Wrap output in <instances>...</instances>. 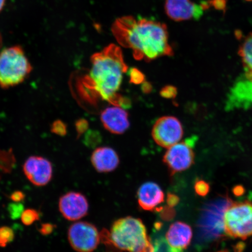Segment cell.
I'll return each instance as SVG.
<instances>
[{"mask_svg": "<svg viewBox=\"0 0 252 252\" xmlns=\"http://www.w3.org/2000/svg\"><path fill=\"white\" fill-rule=\"evenodd\" d=\"M91 62L89 72L77 81L81 98L93 105L99 100H105L115 106H127L130 103L118 94L123 75L128 68L121 49L110 44L102 52L94 53Z\"/></svg>", "mask_w": 252, "mask_h": 252, "instance_id": "6da1fadb", "label": "cell"}, {"mask_svg": "<svg viewBox=\"0 0 252 252\" xmlns=\"http://www.w3.org/2000/svg\"><path fill=\"white\" fill-rule=\"evenodd\" d=\"M112 31L120 45L131 49L137 61L173 55L166 25L160 22L124 16L114 22Z\"/></svg>", "mask_w": 252, "mask_h": 252, "instance_id": "7a4b0ae2", "label": "cell"}, {"mask_svg": "<svg viewBox=\"0 0 252 252\" xmlns=\"http://www.w3.org/2000/svg\"><path fill=\"white\" fill-rule=\"evenodd\" d=\"M110 238L116 249L128 252H153V245L140 219L127 217L113 223Z\"/></svg>", "mask_w": 252, "mask_h": 252, "instance_id": "3957f363", "label": "cell"}, {"mask_svg": "<svg viewBox=\"0 0 252 252\" xmlns=\"http://www.w3.org/2000/svg\"><path fill=\"white\" fill-rule=\"evenodd\" d=\"M32 67L20 46L4 49L0 52V87L4 89L24 81Z\"/></svg>", "mask_w": 252, "mask_h": 252, "instance_id": "277c9868", "label": "cell"}, {"mask_svg": "<svg viewBox=\"0 0 252 252\" xmlns=\"http://www.w3.org/2000/svg\"><path fill=\"white\" fill-rule=\"evenodd\" d=\"M223 230L230 237L245 240L252 236V202L231 201L223 215Z\"/></svg>", "mask_w": 252, "mask_h": 252, "instance_id": "5b68a950", "label": "cell"}, {"mask_svg": "<svg viewBox=\"0 0 252 252\" xmlns=\"http://www.w3.org/2000/svg\"><path fill=\"white\" fill-rule=\"evenodd\" d=\"M69 244L77 252H93L100 243V233L95 226L86 221H77L69 227Z\"/></svg>", "mask_w": 252, "mask_h": 252, "instance_id": "8992f818", "label": "cell"}, {"mask_svg": "<svg viewBox=\"0 0 252 252\" xmlns=\"http://www.w3.org/2000/svg\"><path fill=\"white\" fill-rule=\"evenodd\" d=\"M195 141L196 139L194 137H190L168 148L163 157V162L172 175L184 171L193 164L194 153L193 147Z\"/></svg>", "mask_w": 252, "mask_h": 252, "instance_id": "52a82bcc", "label": "cell"}, {"mask_svg": "<svg viewBox=\"0 0 252 252\" xmlns=\"http://www.w3.org/2000/svg\"><path fill=\"white\" fill-rule=\"evenodd\" d=\"M184 134L182 126L177 118L164 116L158 119L154 124L152 135L159 146L169 148L181 140Z\"/></svg>", "mask_w": 252, "mask_h": 252, "instance_id": "ba28073f", "label": "cell"}, {"mask_svg": "<svg viewBox=\"0 0 252 252\" xmlns=\"http://www.w3.org/2000/svg\"><path fill=\"white\" fill-rule=\"evenodd\" d=\"M25 176L36 187H45L52 181L53 169L48 159L40 156H31L23 165Z\"/></svg>", "mask_w": 252, "mask_h": 252, "instance_id": "9c48e42d", "label": "cell"}, {"mask_svg": "<svg viewBox=\"0 0 252 252\" xmlns=\"http://www.w3.org/2000/svg\"><path fill=\"white\" fill-rule=\"evenodd\" d=\"M59 209L65 220L77 221L87 215L89 204L84 194L77 191H69L60 198Z\"/></svg>", "mask_w": 252, "mask_h": 252, "instance_id": "30bf717a", "label": "cell"}, {"mask_svg": "<svg viewBox=\"0 0 252 252\" xmlns=\"http://www.w3.org/2000/svg\"><path fill=\"white\" fill-rule=\"evenodd\" d=\"M164 9L166 15L176 22L188 21L191 18L198 20L204 11L200 4H194L191 0H166Z\"/></svg>", "mask_w": 252, "mask_h": 252, "instance_id": "8fae6325", "label": "cell"}, {"mask_svg": "<svg viewBox=\"0 0 252 252\" xmlns=\"http://www.w3.org/2000/svg\"><path fill=\"white\" fill-rule=\"evenodd\" d=\"M102 124L106 129L113 134H121L128 128L127 113L121 107H109L103 110L100 115Z\"/></svg>", "mask_w": 252, "mask_h": 252, "instance_id": "7c38bea8", "label": "cell"}, {"mask_svg": "<svg viewBox=\"0 0 252 252\" xmlns=\"http://www.w3.org/2000/svg\"><path fill=\"white\" fill-rule=\"evenodd\" d=\"M138 204L144 210L153 211L164 201V193L156 183H145L137 192Z\"/></svg>", "mask_w": 252, "mask_h": 252, "instance_id": "4fadbf2b", "label": "cell"}, {"mask_svg": "<svg viewBox=\"0 0 252 252\" xmlns=\"http://www.w3.org/2000/svg\"><path fill=\"white\" fill-rule=\"evenodd\" d=\"M91 163L97 172L107 173L114 171L119 164V158L116 151L110 147L97 148L91 156Z\"/></svg>", "mask_w": 252, "mask_h": 252, "instance_id": "5bb4252c", "label": "cell"}, {"mask_svg": "<svg viewBox=\"0 0 252 252\" xmlns=\"http://www.w3.org/2000/svg\"><path fill=\"white\" fill-rule=\"evenodd\" d=\"M193 236V232L190 226L183 222L173 223L166 233V239L172 247L184 250L187 248Z\"/></svg>", "mask_w": 252, "mask_h": 252, "instance_id": "9a60e30c", "label": "cell"}, {"mask_svg": "<svg viewBox=\"0 0 252 252\" xmlns=\"http://www.w3.org/2000/svg\"><path fill=\"white\" fill-rule=\"evenodd\" d=\"M248 80L252 81V32L249 34L239 47V52Z\"/></svg>", "mask_w": 252, "mask_h": 252, "instance_id": "2e32d148", "label": "cell"}, {"mask_svg": "<svg viewBox=\"0 0 252 252\" xmlns=\"http://www.w3.org/2000/svg\"><path fill=\"white\" fill-rule=\"evenodd\" d=\"M153 252H183L182 250L172 247L166 238H159L154 242Z\"/></svg>", "mask_w": 252, "mask_h": 252, "instance_id": "e0dca14e", "label": "cell"}, {"mask_svg": "<svg viewBox=\"0 0 252 252\" xmlns=\"http://www.w3.org/2000/svg\"><path fill=\"white\" fill-rule=\"evenodd\" d=\"M15 234L13 229L7 226L0 227V247L5 248L13 241Z\"/></svg>", "mask_w": 252, "mask_h": 252, "instance_id": "ac0fdd59", "label": "cell"}, {"mask_svg": "<svg viewBox=\"0 0 252 252\" xmlns=\"http://www.w3.org/2000/svg\"><path fill=\"white\" fill-rule=\"evenodd\" d=\"M40 219V214L36 210L28 209L24 210L21 216V220L23 224L26 226L32 225Z\"/></svg>", "mask_w": 252, "mask_h": 252, "instance_id": "d6986e66", "label": "cell"}, {"mask_svg": "<svg viewBox=\"0 0 252 252\" xmlns=\"http://www.w3.org/2000/svg\"><path fill=\"white\" fill-rule=\"evenodd\" d=\"M24 207L20 203H12L9 204L8 207V212L9 216L12 220L21 218L22 214L24 212Z\"/></svg>", "mask_w": 252, "mask_h": 252, "instance_id": "ffe728a7", "label": "cell"}, {"mask_svg": "<svg viewBox=\"0 0 252 252\" xmlns=\"http://www.w3.org/2000/svg\"><path fill=\"white\" fill-rule=\"evenodd\" d=\"M210 189V185L206 181L198 180L195 183L194 190L198 196H206L209 193Z\"/></svg>", "mask_w": 252, "mask_h": 252, "instance_id": "44dd1931", "label": "cell"}, {"mask_svg": "<svg viewBox=\"0 0 252 252\" xmlns=\"http://www.w3.org/2000/svg\"><path fill=\"white\" fill-rule=\"evenodd\" d=\"M131 83L134 84H140L143 83L145 80L144 75L137 68H131L129 72Z\"/></svg>", "mask_w": 252, "mask_h": 252, "instance_id": "7402d4cb", "label": "cell"}, {"mask_svg": "<svg viewBox=\"0 0 252 252\" xmlns=\"http://www.w3.org/2000/svg\"><path fill=\"white\" fill-rule=\"evenodd\" d=\"M52 131L56 134L65 135L67 133V127L64 123L61 121H57L52 126Z\"/></svg>", "mask_w": 252, "mask_h": 252, "instance_id": "603a6c76", "label": "cell"}, {"mask_svg": "<svg viewBox=\"0 0 252 252\" xmlns=\"http://www.w3.org/2000/svg\"><path fill=\"white\" fill-rule=\"evenodd\" d=\"M177 90L174 87L168 86L163 88L160 91V94L163 97L165 98H174L177 94Z\"/></svg>", "mask_w": 252, "mask_h": 252, "instance_id": "cb8c5ba5", "label": "cell"}, {"mask_svg": "<svg viewBox=\"0 0 252 252\" xmlns=\"http://www.w3.org/2000/svg\"><path fill=\"white\" fill-rule=\"evenodd\" d=\"M56 228V225L51 223H43L41 224L38 229L40 234L43 236H48L52 234Z\"/></svg>", "mask_w": 252, "mask_h": 252, "instance_id": "d4e9b609", "label": "cell"}, {"mask_svg": "<svg viewBox=\"0 0 252 252\" xmlns=\"http://www.w3.org/2000/svg\"><path fill=\"white\" fill-rule=\"evenodd\" d=\"M211 7H213L217 10L225 12L226 11L227 0H209Z\"/></svg>", "mask_w": 252, "mask_h": 252, "instance_id": "484cf974", "label": "cell"}, {"mask_svg": "<svg viewBox=\"0 0 252 252\" xmlns=\"http://www.w3.org/2000/svg\"><path fill=\"white\" fill-rule=\"evenodd\" d=\"M88 123L85 119L79 120L76 122L75 126H76V129L78 135H81L86 131L88 128Z\"/></svg>", "mask_w": 252, "mask_h": 252, "instance_id": "4316f807", "label": "cell"}, {"mask_svg": "<svg viewBox=\"0 0 252 252\" xmlns=\"http://www.w3.org/2000/svg\"><path fill=\"white\" fill-rule=\"evenodd\" d=\"M25 198V194L24 192L20 190L15 191L12 193L9 198L15 203H20Z\"/></svg>", "mask_w": 252, "mask_h": 252, "instance_id": "83f0119b", "label": "cell"}, {"mask_svg": "<svg viewBox=\"0 0 252 252\" xmlns=\"http://www.w3.org/2000/svg\"><path fill=\"white\" fill-rule=\"evenodd\" d=\"M168 204L169 206H175L178 203L179 199L178 196L174 194H169L168 196Z\"/></svg>", "mask_w": 252, "mask_h": 252, "instance_id": "f1b7e54d", "label": "cell"}, {"mask_svg": "<svg viewBox=\"0 0 252 252\" xmlns=\"http://www.w3.org/2000/svg\"><path fill=\"white\" fill-rule=\"evenodd\" d=\"M245 188L241 185L236 186L233 189V193L236 196H241L245 193Z\"/></svg>", "mask_w": 252, "mask_h": 252, "instance_id": "f546056e", "label": "cell"}, {"mask_svg": "<svg viewBox=\"0 0 252 252\" xmlns=\"http://www.w3.org/2000/svg\"><path fill=\"white\" fill-rule=\"evenodd\" d=\"M142 90L145 93H149L152 90L151 85L149 83H144L142 86Z\"/></svg>", "mask_w": 252, "mask_h": 252, "instance_id": "4dcf8cb0", "label": "cell"}, {"mask_svg": "<svg viewBox=\"0 0 252 252\" xmlns=\"http://www.w3.org/2000/svg\"><path fill=\"white\" fill-rule=\"evenodd\" d=\"M245 248L244 244H239L236 245V247L234 248L235 252H242Z\"/></svg>", "mask_w": 252, "mask_h": 252, "instance_id": "1f68e13d", "label": "cell"}, {"mask_svg": "<svg viewBox=\"0 0 252 252\" xmlns=\"http://www.w3.org/2000/svg\"><path fill=\"white\" fill-rule=\"evenodd\" d=\"M5 0H0V12L2 11L5 5Z\"/></svg>", "mask_w": 252, "mask_h": 252, "instance_id": "d6a6232c", "label": "cell"}, {"mask_svg": "<svg viewBox=\"0 0 252 252\" xmlns=\"http://www.w3.org/2000/svg\"><path fill=\"white\" fill-rule=\"evenodd\" d=\"M228 252L227 251H219V252Z\"/></svg>", "mask_w": 252, "mask_h": 252, "instance_id": "836d02e7", "label": "cell"}, {"mask_svg": "<svg viewBox=\"0 0 252 252\" xmlns=\"http://www.w3.org/2000/svg\"><path fill=\"white\" fill-rule=\"evenodd\" d=\"M1 36H0V46H1Z\"/></svg>", "mask_w": 252, "mask_h": 252, "instance_id": "e575fe53", "label": "cell"}, {"mask_svg": "<svg viewBox=\"0 0 252 252\" xmlns=\"http://www.w3.org/2000/svg\"><path fill=\"white\" fill-rule=\"evenodd\" d=\"M245 1H247L248 2H251V1H252V0H245Z\"/></svg>", "mask_w": 252, "mask_h": 252, "instance_id": "d590c367", "label": "cell"}]
</instances>
